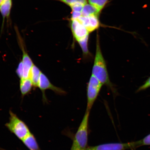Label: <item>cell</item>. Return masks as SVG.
Here are the masks:
<instances>
[{"instance_id":"30bf717a","label":"cell","mask_w":150,"mask_h":150,"mask_svg":"<svg viewBox=\"0 0 150 150\" xmlns=\"http://www.w3.org/2000/svg\"><path fill=\"white\" fill-rule=\"evenodd\" d=\"M33 87L32 82L30 78L20 79V91L22 97H23L29 93Z\"/></svg>"},{"instance_id":"7402d4cb","label":"cell","mask_w":150,"mask_h":150,"mask_svg":"<svg viewBox=\"0 0 150 150\" xmlns=\"http://www.w3.org/2000/svg\"><path fill=\"white\" fill-rule=\"evenodd\" d=\"M0 150H5L2 149H1V148H0Z\"/></svg>"},{"instance_id":"277c9868","label":"cell","mask_w":150,"mask_h":150,"mask_svg":"<svg viewBox=\"0 0 150 150\" xmlns=\"http://www.w3.org/2000/svg\"><path fill=\"white\" fill-rule=\"evenodd\" d=\"M103 85L100 81L91 74L87 88V106L86 110L91 111Z\"/></svg>"},{"instance_id":"3957f363","label":"cell","mask_w":150,"mask_h":150,"mask_svg":"<svg viewBox=\"0 0 150 150\" xmlns=\"http://www.w3.org/2000/svg\"><path fill=\"white\" fill-rule=\"evenodd\" d=\"M9 120L6 124V126L9 131L22 140L30 133L29 129L27 125L12 111L9 112Z\"/></svg>"},{"instance_id":"5bb4252c","label":"cell","mask_w":150,"mask_h":150,"mask_svg":"<svg viewBox=\"0 0 150 150\" xmlns=\"http://www.w3.org/2000/svg\"><path fill=\"white\" fill-rule=\"evenodd\" d=\"M100 13V11L93 6L87 3L84 6L81 12L82 16H99Z\"/></svg>"},{"instance_id":"ac0fdd59","label":"cell","mask_w":150,"mask_h":150,"mask_svg":"<svg viewBox=\"0 0 150 150\" xmlns=\"http://www.w3.org/2000/svg\"><path fill=\"white\" fill-rule=\"evenodd\" d=\"M23 63L22 61H21L18 66L16 70V73L18 77L20 79L23 77Z\"/></svg>"},{"instance_id":"603a6c76","label":"cell","mask_w":150,"mask_h":150,"mask_svg":"<svg viewBox=\"0 0 150 150\" xmlns=\"http://www.w3.org/2000/svg\"><path fill=\"white\" fill-rule=\"evenodd\" d=\"M6 1V0H2L3 1Z\"/></svg>"},{"instance_id":"2e32d148","label":"cell","mask_w":150,"mask_h":150,"mask_svg":"<svg viewBox=\"0 0 150 150\" xmlns=\"http://www.w3.org/2000/svg\"><path fill=\"white\" fill-rule=\"evenodd\" d=\"M65 4L70 7L77 4L80 3L85 5L87 3L88 0H54Z\"/></svg>"},{"instance_id":"9c48e42d","label":"cell","mask_w":150,"mask_h":150,"mask_svg":"<svg viewBox=\"0 0 150 150\" xmlns=\"http://www.w3.org/2000/svg\"><path fill=\"white\" fill-rule=\"evenodd\" d=\"M21 45L22 53H23L22 61L23 63V77L22 79H23L29 78L30 72L34 63L30 57L27 52L26 51L23 45L22 44Z\"/></svg>"},{"instance_id":"8fae6325","label":"cell","mask_w":150,"mask_h":150,"mask_svg":"<svg viewBox=\"0 0 150 150\" xmlns=\"http://www.w3.org/2000/svg\"><path fill=\"white\" fill-rule=\"evenodd\" d=\"M12 5V0H6L3 1L0 6V12L3 18V24L5 18H8L10 15Z\"/></svg>"},{"instance_id":"4fadbf2b","label":"cell","mask_w":150,"mask_h":150,"mask_svg":"<svg viewBox=\"0 0 150 150\" xmlns=\"http://www.w3.org/2000/svg\"><path fill=\"white\" fill-rule=\"evenodd\" d=\"M42 73L41 71L37 66L34 64L32 67L30 72L29 78L32 82L33 87H38L39 78Z\"/></svg>"},{"instance_id":"6da1fadb","label":"cell","mask_w":150,"mask_h":150,"mask_svg":"<svg viewBox=\"0 0 150 150\" xmlns=\"http://www.w3.org/2000/svg\"><path fill=\"white\" fill-rule=\"evenodd\" d=\"M92 75L95 77L103 85H106L112 93H116V90L109 76L106 62L103 56L100 47L98 35L96 39V49L92 71Z\"/></svg>"},{"instance_id":"44dd1931","label":"cell","mask_w":150,"mask_h":150,"mask_svg":"<svg viewBox=\"0 0 150 150\" xmlns=\"http://www.w3.org/2000/svg\"><path fill=\"white\" fill-rule=\"evenodd\" d=\"M3 1H2V0H0V6L1 4L2 3Z\"/></svg>"},{"instance_id":"ba28073f","label":"cell","mask_w":150,"mask_h":150,"mask_svg":"<svg viewBox=\"0 0 150 150\" xmlns=\"http://www.w3.org/2000/svg\"><path fill=\"white\" fill-rule=\"evenodd\" d=\"M99 16H80L77 20L85 27L90 33L98 29L100 24Z\"/></svg>"},{"instance_id":"52a82bcc","label":"cell","mask_w":150,"mask_h":150,"mask_svg":"<svg viewBox=\"0 0 150 150\" xmlns=\"http://www.w3.org/2000/svg\"><path fill=\"white\" fill-rule=\"evenodd\" d=\"M70 27L73 38L78 43L89 39L90 33L77 20H70Z\"/></svg>"},{"instance_id":"ffe728a7","label":"cell","mask_w":150,"mask_h":150,"mask_svg":"<svg viewBox=\"0 0 150 150\" xmlns=\"http://www.w3.org/2000/svg\"><path fill=\"white\" fill-rule=\"evenodd\" d=\"M82 16L81 12H76V11H72L71 13V16L70 20H76L80 16Z\"/></svg>"},{"instance_id":"7a4b0ae2","label":"cell","mask_w":150,"mask_h":150,"mask_svg":"<svg viewBox=\"0 0 150 150\" xmlns=\"http://www.w3.org/2000/svg\"><path fill=\"white\" fill-rule=\"evenodd\" d=\"M90 112L88 110H86L83 119L75 135L70 150H84L87 148Z\"/></svg>"},{"instance_id":"e0dca14e","label":"cell","mask_w":150,"mask_h":150,"mask_svg":"<svg viewBox=\"0 0 150 150\" xmlns=\"http://www.w3.org/2000/svg\"><path fill=\"white\" fill-rule=\"evenodd\" d=\"M149 88H150V76L146 80L144 83L137 90L136 93L145 91Z\"/></svg>"},{"instance_id":"7c38bea8","label":"cell","mask_w":150,"mask_h":150,"mask_svg":"<svg viewBox=\"0 0 150 150\" xmlns=\"http://www.w3.org/2000/svg\"><path fill=\"white\" fill-rule=\"evenodd\" d=\"M22 141L30 150H40L35 137L31 133H29Z\"/></svg>"},{"instance_id":"5b68a950","label":"cell","mask_w":150,"mask_h":150,"mask_svg":"<svg viewBox=\"0 0 150 150\" xmlns=\"http://www.w3.org/2000/svg\"><path fill=\"white\" fill-rule=\"evenodd\" d=\"M141 145L140 140L128 143H113L102 144L86 148L84 150H125L135 149Z\"/></svg>"},{"instance_id":"d6986e66","label":"cell","mask_w":150,"mask_h":150,"mask_svg":"<svg viewBox=\"0 0 150 150\" xmlns=\"http://www.w3.org/2000/svg\"><path fill=\"white\" fill-rule=\"evenodd\" d=\"M140 141L142 146L150 145V134Z\"/></svg>"},{"instance_id":"9a60e30c","label":"cell","mask_w":150,"mask_h":150,"mask_svg":"<svg viewBox=\"0 0 150 150\" xmlns=\"http://www.w3.org/2000/svg\"><path fill=\"white\" fill-rule=\"evenodd\" d=\"M109 0H88L89 4L93 6L100 12L107 4Z\"/></svg>"},{"instance_id":"8992f818","label":"cell","mask_w":150,"mask_h":150,"mask_svg":"<svg viewBox=\"0 0 150 150\" xmlns=\"http://www.w3.org/2000/svg\"><path fill=\"white\" fill-rule=\"evenodd\" d=\"M38 87L42 91V100L45 102L47 101L45 94L46 90H52L56 94L59 95H63L67 94L66 92L64 90L61 88L56 87L51 83L46 75L42 72L39 78Z\"/></svg>"}]
</instances>
